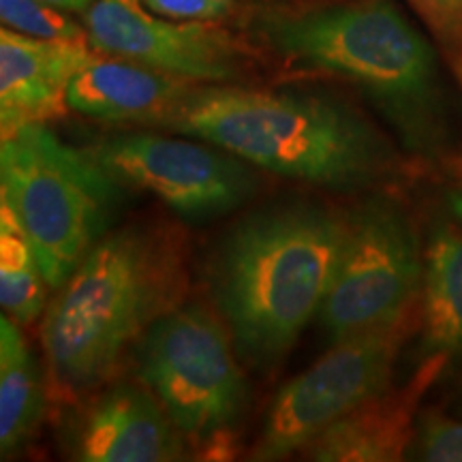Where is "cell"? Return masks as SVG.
Segmentation results:
<instances>
[{
  "label": "cell",
  "instance_id": "cell-11",
  "mask_svg": "<svg viewBox=\"0 0 462 462\" xmlns=\"http://www.w3.org/2000/svg\"><path fill=\"white\" fill-rule=\"evenodd\" d=\"M69 449L82 462H171L189 443L146 385L116 383L73 421Z\"/></svg>",
  "mask_w": 462,
  "mask_h": 462
},
{
  "label": "cell",
  "instance_id": "cell-3",
  "mask_svg": "<svg viewBox=\"0 0 462 462\" xmlns=\"http://www.w3.org/2000/svg\"><path fill=\"white\" fill-rule=\"evenodd\" d=\"M159 129L198 137L276 176L360 190L396 167L388 142L345 103L302 92L195 86Z\"/></svg>",
  "mask_w": 462,
  "mask_h": 462
},
{
  "label": "cell",
  "instance_id": "cell-18",
  "mask_svg": "<svg viewBox=\"0 0 462 462\" xmlns=\"http://www.w3.org/2000/svg\"><path fill=\"white\" fill-rule=\"evenodd\" d=\"M0 20L11 31L39 39H60V42L88 39V32L75 24L67 11L45 0H0Z\"/></svg>",
  "mask_w": 462,
  "mask_h": 462
},
{
  "label": "cell",
  "instance_id": "cell-14",
  "mask_svg": "<svg viewBox=\"0 0 462 462\" xmlns=\"http://www.w3.org/2000/svg\"><path fill=\"white\" fill-rule=\"evenodd\" d=\"M198 82L118 56H95L67 92L71 112L106 123L159 129Z\"/></svg>",
  "mask_w": 462,
  "mask_h": 462
},
{
  "label": "cell",
  "instance_id": "cell-10",
  "mask_svg": "<svg viewBox=\"0 0 462 462\" xmlns=\"http://www.w3.org/2000/svg\"><path fill=\"white\" fill-rule=\"evenodd\" d=\"M88 42L99 54L126 58L198 84H223L245 65L240 45L212 22L170 20L143 0H95L86 11Z\"/></svg>",
  "mask_w": 462,
  "mask_h": 462
},
{
  "label": "cell",
  "instance_id": "cell-19",
  "mask_svg": "<svg viewBox=\"0 0 462 462\" xmlns=\"http://www.w3.org/2000/svg\"><path fill=\"white\" fill-rule=\"evenodd\" d=\"M462 82V0H411Z\"/></svg>",
  "mask_w": 462,
  "mask_h": 462
},
{
  "label": "cell",
  "instance_id": "cell-13",
  "mask_svg": "<svg viewBox=\"0 0 462 462\" xmlns=\"http://www.w3.org/2000/svg\"><path fill=\"white\" fill-rule=\"evenodd\" d=\"M449 364L446 356H426L404 388L383 390L345 418L328 426L302 452L317 462L401 460L413 439L420 401Z\"/></svg>",
  "mask_w": 462,
  "mask_h": 462
},
{
  "label": "cell",
  "instance_id": "cell-7",
  "mask_svg": "<svg viewBox=\"0 0 462 462\" xmlns=\"http://www.w3.org/2000/svg\"><path fill=\"white\" fill-rule=\"evenodd\" d=\"M424 253L411 225L390 199H368L349 215L337 279L321 309L334 343L411 317Z\"/></svg>",
  "mask_w": 462,
  "mask_h": 462
},
{
  "label": "cell",
  "instance_id": "cell-16",
  "mask_svg": "<svg viewBox=\"0 0 462 462\" xmlns=\"http://www.w3.org/2000/svg\"><path fill=\"white\" fill-rule=\"evenodd\" d=\"M48 398L31 345L20 323L0 319V456L14 458L26 449L42 430Z\"/></svg>",
  "mask_w": 462,
  "mask_h": 462
},
{
  "label": "cell",
  "instance_id": "cell-22",
  "mask_svg": "<svg viewBox=\"0 0 462 462\" xmlns=\"http://www.w3.org/2000/svg\"><path fill=\"white\" fill-rule=\"evenodd\" d=\"M45 3L54 5V7L69 11V14H79V11H88L95 0H45Z\"/></svg>",
  "mask_w": 462,
  "mask_h": 462
},
{
  "label": "cell",
  "instance_id": "cell-12",
  "mask_svg": "<svg viewBox=\"0 0 462 462\" xmlns=\"http://www.w3.org/2000/svg\"><path fill=\"white\" fill-rule=\"evenodd\" d=\"M97 51V50H95ZM88 39H39L0 31V126L3 135L26 125H45L65 114L73 78L97 54Z\"/></svg>",
  "mask_w": 462,
  "mask_h": 462
},
{
  "label": "cell",
  "instance_id": "cell-17",
  "mask_svg": "<svg viewBox=\"0 0 462 462\" xmlns=\"http://www.w3.org/2000/svg\"><path fill=\"white\" fill-rule=\"evenodd\" d=\"M48 281L24 227L0 199V304L5 315L28 326L48 309Z\"/></svg>",
  "mask_w": 462,
  "mask_h": 462
},
{
  "label": "cell",
  "instance_id": "cell-1",
  "mask_svg": "<svg viewBox=\"0 0 462 462\" xmlns=\"http://www.w3.org/2000/svg\"><path fill=\"white\" fill-rule=\"evenodd\" d=\"M189 291V251L170 223L109 229L56 289L42 343L58 388L82 394L112 377L120 357Z\"/></svg>",
  "mask_w": 462,
  "mask_h": 462
},
{
  "label": "cell",
  "instance_id": "cell-4",
  "mask_svg": "<svg viewBox=\"0 0 462 462\" xmlns=\"http://www.w3.org/2000/svg\"><path fill=\"white\" fill-rule=\"evenodd\" d=\"M259 32L279 56L343 78L388 118L402 146L435 154L446 140L437 56L392 0H349L265 14Z\"/></svg>",
  "mask_w": 462,
  "mask_h": 462
},
{
  "label": "cell",
  "instance_id": "cell-8",
  "mask_svg": "<svg viewBox=\"0 0 462 462\" xmlns=\"http://www.w3.org/2000/svg\"><path fill=\"white\" fill-rule=\"evenodd\" d=\"M407 319L338 340L313 366L276 394L251 460L273 462L302 452L328 426L390 388V377L409 332Z\"/></svg>",
  "mask_w": 462,
  "mask_h": 462
},
{
  "label": "cell",
  "instance_id": "cell-20",
  "mask_svg": "<svg viewBox=\"0 0 462 462\" xmlns=\"http://www.w3.org/2000/svg\"><path fill=\"white\" fill-rule=\"evenodd\" d=\"M418 452L429 462H462V421L429 415L421 421Z\"/></svg>",
  "mask_w": 462,
  "mask_h": 462
},
{
  "label": "cell",
  "instance_id": "cell-2",
  "mask_svg": "<svg viewBox=\"0 0 462 462\" xmlns=\"http://www.w3.org/2000/svg\"><path fill=\"white\" fill-rule=\"evenodd\" d=\"M349 217L287 204L242 218L208 265L212 302L238 354L257 368L285 357L321 313L337 279Z\"/></svg>",
  "mask_w": 462,
  "mask_h": 462
},
{
  "label": "cell",
  "instance_id": "cell-15",
  "mask_svg": "<svg viewBox=\"0 0 462 462\" xmlns=\"http://www.w3.org/2000/svg\"><path fill=\"white\" fill-rule=\"evenodd\" d=\"M421 332L426 356H462V199L439 218L424 248Z\"/></svg>",
  "mask_w": 462,
  "mask_h": 462
},
{
  "label": "cell",
  "instance_id": "cell-9",
  "mask_svg": "<svg viewBox=\"0 0 462 462\" xmlns=\"http://www.w3.org/2000/svg\"><path fill=\"white\" fill-rule=\"evenodd\" d=\"M86 150L120 184L146 190L190 223L229 215L257 190L251 163L198 137L133 131Z\"/></svg>",
  "mask_w": 462,
  "mask_h": 462
},
{
  "label": "cell",
  "instance_id": "cell-21",
  "mask_svg": "<svg viewBox=\"0 0 462 462\" xmlns=\"http://www.w3.org/2000/svg\"><path fill=\"white\" fill-rule=\"evenodd\" d=\"M154 14L184 22H215L234 9V0H143Z\"/></svg>",
  "mask_w": 462,
  "mask_h": 462
},
{
  "label": "cell",
  "instance_id": "cell-5",
  "mask_svg": "<svg viewBox=\"0 0 462 462\" xmlns=\"http://www.w3.org/2000/svg\"><path fill=\"white\" fill-rule=\"evenodd\" d=\"M123 187L88 150L69 146L45 125L3 135L0 199L24 227L50 289L107 234Z\"/></svg>",
  "mask_w": 462,
  "mask_h": 462
},
{
  "label": "cell",
  "instance_id": "cell-6",
  "mask_svg": "<svg viewBox=\"0 0 462 462\" xmlns=\"http://www.w3.org/2000/svg\"><path fill=\"white\" fill-rule=\"evenodd\" d=\"M137 377L204 460L236 452L246 381L225 321L204 304H180L135 345Z\"/></svg>",
  "mask_w": 462,
  "mask_h": 462
}]
</instances>
